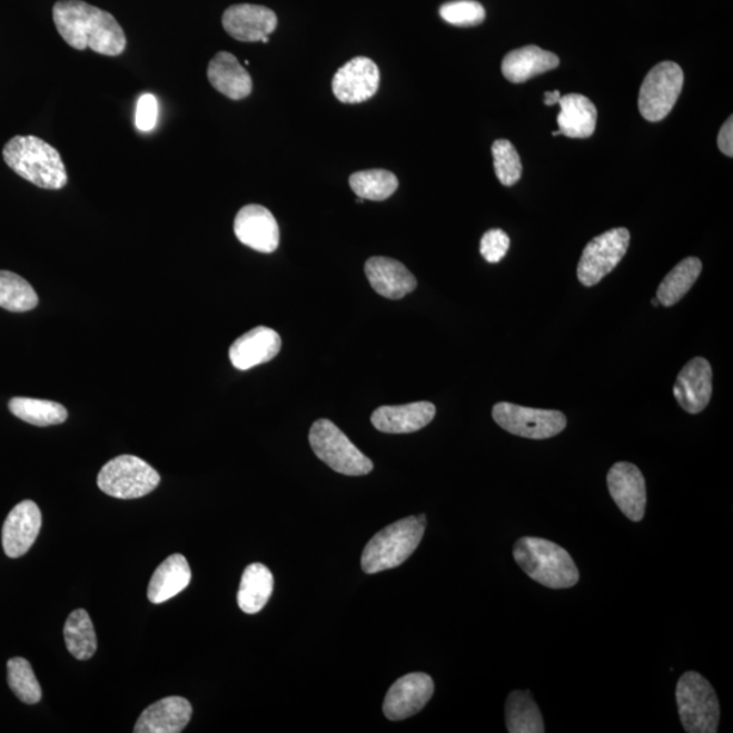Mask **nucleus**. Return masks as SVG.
<instances>
[{
  "label": "nucleus",
  "mask_w": 733,
  "mask_h": 733,
  "mask_svg": "<svg viewBox=\"0 0 733 733\" xmlns=\"http://www.w3.org/2000/svg\"><path fill=\"white\" fill-rule=\"evenodd\" d=\"M349 185L363 200L384 201L398 189V178L389 170H363L349 177Z\"/></svg>",
  "instance_id": "31"
},
{
  "label": "nucleus",
  "mask_w": 733,
  "mask_h": 733,
  "mask_svg": "<svg viewBox=\"0 0 733 733\" xmlns=\"http://www.w3.org/2000/svg\"><path fill=\"white\" fill-rule=\"evenodd\" d=\"M159 105L157 97L145 92L139 97L137 110H135V126L140 132H150L157 127Z\"/></svg>",
  "instance_id": "37"
},
{
  "label": "nucleus",
  "mask_w": 733,
  "mask_h": 733,
  "mask_svg": "<svg viewBox=\"0 0 733 733\" xmlns=\"http://www.w3.org/2000/svg\"><path fill=\"white\" fill-rule=\"evenodd\" d=\"M42 516L39 505L23 501L16 505L6 517L2 542L3 551L10 558L22 557L39 537Z\"/></svg>",
  "instance_id": "16"
},
{
  "label": "nucleus",
  "mask_w": 733,
  "mask_h": 733,
  "mask_svg": "<svg viewBox=\"0 0 733 733\" xmlns=\"http://www.w3.org/2000/svg\"><path fill=\"white\" fill-rule=\"evenodd\" d=\"M557 55L537 46H527L509 52L502 65L503 76L513 83H525L528 79L557 69Z\"/></svg>",
  "instance_id": "23"
},
{
  "label": "nucleus",
  "mask_w": 733,
  "mask_h": 733,
  "mask_svg": "<svg viewBox=\"0 0 733 733\" xmlns=\"http://www.w3.org/2000/svg\"><path fill=\"white\" fill-rule=\"evenodd\" d=\"M280 349L279 333L267 326H258L234 341L229 355L232 366L246 372V369L274 360Z\"/></svg>",
  "instance_id": "18"
},
{
  "label": "nucleus",
  "mask_w": 733,
  "mask_h": 733,
  "mask_svg": "<svg viewBox=\"0 0 733 733\" xmlns=\"http://www.w3.org/2000/svg\"><path fill=\"white\" fill-rule=\"evenodd\" d=\"M493 420L507 433L527 439H549L566 428V417L558 410L534 409L498 403L493 406Z\"/></svg>",
  "instance_id": "9"
},
{
  "label": "nucleus",
  "mask_w": 733,
  "mask_h": 733,
  "mask_svg": "<svg viewBox=\"0 0 733 733\" xmlns=\"http://www.w3.org/2000/svg\"><path fill=\"white\" fill-rule=\"evenodd\" d=\"M9 409L22 422L37 425V427L63 424L69 416L63 405L47 402V399L16 397L10 399Z\"/></svg>",
  "instance_id": "30"
},
{
  "label": "nucleus",
  "mask_w": 733,
  "mask_h": 733,
  "mask_svg": "<svg viewBox=\"0 0 733 733\" xmlns=\"http://www.w3.org/2000/svg\"><path fill=\"white\" fill-rule=\"evenodd\" d=\"M8 681L12 693L24 704L34 705L41 701V687L34 675L32 665L22 657L10 658L8 663Z\"/></svg>",
  "instance_id": "33"
},
{
  "label": "nucleus",
  "mask_w": 733,
  "mask_h": 733,
  "mask_svg": "<svg viewBox=\"0 0 733 733\" xmlns=\"http://www.w3.org/2000/svg\"><path fill=\"white\" fill-rule=\"evenodd\" d=\"M161 483V476L146 460L135 455H120L109 460L98 474L97 484L103 493L121 501L149 495Z\"/></svg>",
  "instance_id": "7"
},
{
  "label": "nucleus",
  "mask_w": 733,
  "mask_h": 733,
  "mask_svg": "<svg viewBox=\"0 0 733 733\" xmlns=\"http://www.w3.org/2000/svg\"><path fill=\"white\" fill-rule=\"evenodd\" d=\"M366 276L380 297L397 300L415 291L416 277L403 263L389 257H372L366 263Z\"/></svg>",
  "instance_id": "19"
},
{
  "label": "nucleus",
  "mask_w": 733,
  "mask_h": 733,
  "mask_svg": "<svg viewBox=\"0 0 733 733\" xmlns=\"http://www.w3.org/2000/svg\"><path fill=\"white\" fill-rule=\"evenodd\" d=\"M3 159L12 171L36 187L59 190L69 182L59 151L32 135L12 138L3 147Z\"/></svg>",
  "instance_id": "2"
},
{
  "label": "nucleus",
  "mask_w": 733,
  "mask_h": 733,
  "mask_svg": "<svg viewBox=\"0 0 733 733\" xmlns=\"http://www.w3.org/2000/svg\"><path fill=\"white\" fill-rule=\"evenodd\" d=\"M207 76L214 89L234 101L244 100L252 90L250 73L230 52L215 55L209 61Z\"/></svg>",
  "instance_id": "22"
},
{
  "label": "nucleus",
  "mask_w": 733,
  "mask_h": 733,
  "mask_svg": "<svg viewBox=\"0 0 733 733\" xmlns=\"http://www.w3.org/2000/svg\"><path fill=\"white\" fill-rule=\"evenodd\" d=\"M425 521V515L405 517L375 534L363 552V571L374 575L404 564L420 545Z\"/></svg>",
  "instance_id": "4"
},
{
  "label": "nucleus",
  "mask_w": 733,
  "mask_h": 733,
  "mask_svg": "<svg viewBox=\"0 0 733 733\" xmlns=\"http://www.w3.org/2000/svg\"><path fill=\"white\" fill-rule=\"evenodd\" d=\"M702 273L697 257H687L664 277L657 288V300L665 307L677 304L692 289Z\"/></svg>",
  "instance_id": "28"
},
{
  "label": "nucleus",
  "mask_w": 733,
  "mask_h": 733,
  "mask_svg": "<svg viewBox=\"0 0 733 733\" xmlns=\"http://www.w3.org/2000/svg\"><path fill=\"white\" fill-rule=\"evenodd\" d=\"M53 22L77 51L90 48L105 57H120L126 51L127 37L116 18L82 0H59L53 6Z\"/></svg>",
  "instance_id": "1"
},
{
  "label": "nucleus",
  "mask_w": 733,
  "mask_h": 733,
  "mask_svg": "<svg viewBox=\"0 0 733 733\" xmlns=\"http://www.w3.org/2000/svg\"><path fill=\"white\" fill-rule=\"evenodd\" d=\"M221 23L232 39L242 42L261 41L277 28L275 11L260 4H234L225 11Z\"/></svg>",
  "instance_id": "17"
},
{
  "label": "nucleus",
  "mask_w": 733,
  "mask_h": 733,
  "mask_svg": "<svg viewBox=\"0 0 733 733\" xmlns=\"http://www.w3.org/2000/svg\"><path fill=\"white\" fill-rule=\"evenodd\" d=\"M562 112L557 122L562 135L571 139H588L593 137L596 128L597 110L590 98L576 95L562 96L558 101Z\"/></svg>",
  "instance_id": "24"
},
{
  "label": "nucleus",
  "mask_w": 733,
  "mask_h": 733,
  "mask_svg": "<svg viewBox=\"0 0 733 733\" xmlns=\"http://www.w3.org/2000/svg\"><path fill=\"white\" fill-rule=\"evenodd\" d=\"M65 640L67 650L78 661H89L97 651V636L95 626L88 612L78 608L70 614L65 625Z\"/></svg>",
  "instance_id": "29"
},
{
  "label": "nucleus",
  "mask_w": 733,
  "mask_h": 733,
  "mask_svg": "<svg viewBox=\"0 0 733 733\" xmlns=\"http://www.w3.org/2000/svg\"><path fill=\"white\" fill-rule=\"evenodd\" d=\"M192 705L182 697L156 702L140 714L135 733H180L192 719Z\"/></svg>",
  "instance_id": "21"
},
{
  "label": "nucleus",
  "mask_w": 733,
  "mask_h": 733,
  "mask_svg": "<svg viewBox=\"0 0 733 733\" xmlns=\"http://www.w3.org/2000/svg\"><path fill=\"white\" fill-rule=\"evenodd\" d=\"M514 558L529 578L547 588H571L581 578L571 554L544 538H521L514 546Z\"/></svg>",
  "instance_id": "3"
},
{
  "label": "nucleus",
  "mask_w": 733,
  "mask_h": 733,
  "mask_svg": "<svg viewBox=\"0 0 733 733\" xmlns=\"http://www.w3.org/2000/svg\"><path fill=\"white\" fill-rule=\"evenodd\" d=\"M610 495L627 519L643 521L646 508V485L643 473L630 462H618L607 474Z\"/></svg>",
  "instance_id": "12"
},
{
  "label": "nucleus",
  "mask_w": 733,
  "mask_h": 733,
  "mask_svg": "<svg viewBox=\"0 0 733 733\" xmlns=\"http://www.w3.org/2000/svg\"><path fill=\"white\" fill-rule=\"evenodd\" d=\"M192 581V571L182 554H172L153 572L147 596L151 603L161 605L182 593Z\"/></svg>",
  "instance_id": "25"
},
{
  "label": "nucleus",
  "mask_w": 733,
  "mask_h": 733,
  "mask_svg": "<svg viewBox=\"0 0 733 733\" xmlns=\"http://www.w3.org/2000/svg\"><path fill=\"white\" fill-rule=\"evenodd\" d=\"M509 237L501 229L486 231L479 245V251L486 261L491 264L501 263L509 250Z\"/></svg>",
  "instance_id": "36"
},
{
  "label": "nucleus",
  "mask_w": 733,
  "mask_h": 733,
  "mask_svg": "<svg viewBox=\"0 0 733 733\" xmlns=\"http://www.w3.org/2000/svg\"><path fill=\"white\" fill-rule=\"evenodd\" d=\"M439 12L443 20L455 27H477L486 17L483 4L476 0H455L443 4Z\"/></svg>",
  "instance_id": "35"
},
{
  "label": "nucleus",
  "mask_w": 733,
  "mask_h": 733,
  "mask_svg": "<svg viewBox=\"0 0 733 733\" xmlns=\"http://www.w3.org/2000/svg\"><path fill=\"white\" fill-rule=\"evenodd\" d=\"M631 244V232L624 227L601 234L585 246L577 265L578 281L585 287H594L603 277L612 274L626 255Z\"/></svg>",
  "instance_id": "10"
},
{
  "label": "nucleus",
  "mask_w": 733,
  "mask_h": 733,
  "mask_svg": "<svg viewBox=\"0 0 733 733\" xmlns=\"http://www.w3.org/2000/svg\"><path fill=\"white\" fill-rule=\"evenodd\" d=\"M559 98H562V95H559L558 90L545 92V103L547 107H553V105L558 103Z\"/></svg>",
  "instance_id": "39"
},
{
  "label": "nucleus",
  "mask_w": 733,
  "mask_h": 733,
  "mask_svg": "<svg viewBox=\"0 0 733 733\" xmlns=\"http://www.w3.org/2000/svg\"><path fill=\"white\" fill-rule=\"evenodd\" d=\"M711 363L704 357H694L682 368L674 386L677 404L690 415H697L711 403L713 392Z\"/></svg>",
  "instance_id": "15"
},
{
  "label": "nucleus",
  "mask_w": 733,
  "mask_h": 733,
  "mask_svg": "<svg viewBox=\"0 0 733 733\" xmlns=\"http://www.w3.org/2000/svg\"><path fill=\"white\" fill-rule=\"evenodd\" d=\"M676 704L680 717L689 733H716L720 704L711 683L699 673L689 671L676 685Z\"/></svg>",
  "instance_id": "5"
},
{
  "label": "nucleus",
  "mask_w": 733,
  "mask_h": 733,
  "mask_svg": "<svg viewBox=\"0 0 733 733\" xmlns=\"http://www.w3.org/2000/svg\"><path fill=\"white\" fill-rule=\"evenodd\" d=\"M435 415V405L427 402L380 406L373 413L372 423L384 434H413L427 427Z\"/></svg>",
  "instance_id": "20"
},
{
  "label": "nucleus",
  "mask_w": 733,
  "mask_h": 733,
  "mask_svg": "<svg viewBox=\"0 0 733 733\" xmlns=\"http://www.w3.org/2000/svg\"><path fill=\"white\" fill-rule=\"evenodd\" d=\"M717 145L720 151L726 157L733 156V119L730 117L729 120L724 122L722 129H720L717 137Z\"/></svg>",
  "instance_id": "38"
},
{
  "label": "nucleus",
  "mask_w": 733,
  "mask_h": 733,
  "mask_svg": "<svg viewBox=\"0 0 733 733\" xmlns=\"http://www.w3.org/2000/svg\"><path fill=\"white\" fill-rule=\"evenodd\" d=\"M434 692L433 677L427 674L412 673L399 677L386 694L385 716L393 722L415 716L433 699Z\"/></svg>",
  "instance_id": "11"
},
{
  "label": "nucleus",
  "mask_w": 733,
  "mask_h": 733,
  "mask_svg": "<svg viewBox=\"0 0 733 733\" xmlns=\"http://www.w3.org/2000/svg\"><path fill=\"white\" fill-rule=\"evenodd\" d=\"M492 153L498 181L505 187H513L523 175L521 157L514 145L505 139L496 140L492 146Z\"/></svg>",
  "instance_id": "34"
},
{
  "label": "nucleus",
  "mask_w": 733,
  "mask_h": 733,
  "mask_svg": "<svg viewBox=\"0 0 733 733\" xmlns=\"http://www.w3.org/2000/svg\"><path fill=\"white\" fill-rule=\"evenodd\" d=\"M309 440L317 457L344 476H366L374 469L373 460L367 458L336 424L326 418L313 424Z\"/></svg>",
  "instance_id": "6"
},
{
  "label": "nucleus",
  "mask_w": 733,
  "mask_h": 733,
  "mask_svg": "<svg viewBox=\"0 0 733 733\" xmlns=\"http://www.w3.org/2000/svg\"><path fill=\"white\" fill-rule=\"evenodd\" d=\"M505 722L509 733H542L545 732L544 717H542L537 702L527 690H516L508 695L505 705Z\"/></svg>",
  "instance_id": "27"
},
{
  "label": "nucleus",
  "mask_w": 733,
  "mask_h": 733,
  "mask_svg": "<svg viewBox=\"0 0 733 733\" xmlns=\"http://www.w3.org/2000/svg\"><path fill=\"white\" fill-rule=\"evenodd\" d=\"M39 305L34 288L23 277L0 270V307L12 313L33 310Z\"/></svg>",
  "instance_id": "32"
},
{
  "label": "nucleus",
  "mask_w": 733,
  "mask_h": 733,
  "mask_svg": "<svg viewBox=\"0 0 733 733\" xmlns=\"http://www.w3.org/2000/svg\"><path fill=\"white\" fill-rule=\"evenodd\" d=\"M234 232L239 242L265 255L279 248V225L273 212L263 206L249 205L241 208L234 220Z\"/></svg>",
  "instance_id": "14"
},
{
  "label": "nucleus",
  "mask_w": 733,
  "mask_h": 733,
  "mask_svg": "<svg viewBox=\"0 0 733 733\" xmlns=\"http://www.w3.org/2000/svg\"><path fill=\"white\" fill-rule=\"evenodd\" d=\"M380 82L378 66L368 58H354L333 78L331 89L338 101L360 103L377 95Z\"/></svg>",
  "instance_id": "13"
},
{
  "label": "nucleus",
  "mask_w": 733,
  "mask_h": 733,
  "mask_svg": "<svg viewBox=\"0 0 733 733\" xmlns=\"http://www.w3.org/2000/svg\"><path fill=\"white\" fill-rule=\"evenodd\" d=\"M683 82L685 76L674 61L653 67L640 88L638 109L644 119L652 122L665 119L681 96Z\"/></svg>",
  "instance_id": "8"
},
{
  "label": "nucleus",
  "mask_w": 733,
  "mask_h": 733,
  "mask_svg": "<svg viewBox=\"0 0 733 733\" xmlns=\"http://www.w3.org/2000/svg\"><path fill=\"white\" fill-rule=\"evenodd\" d=\"M274 593V575L260 563L245 569L238 591V606L246 614L260 613Z\"/></svg>",
  "instance_id": "26"
},
{
  "label": "nucleus",
  "mask_w": 733,
  "mask_h": 733,
  "mask_svg": "<svg viewBox=\"0 0 733 733\" xmlns=\"http://www.w3.org/2000/svg\"><path fill=\"white\" fill-rule=\"evenodd\" d=\"M268 41H269L268 37H264V39L261 40V42H264V44H267Z\"/></svg>",
  "instance_id": "40"
}]
</instances>
